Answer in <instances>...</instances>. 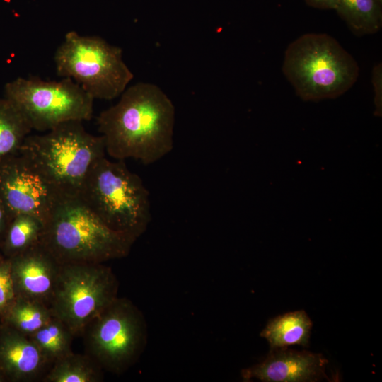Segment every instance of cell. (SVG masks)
I'll return each instance as SVG.
<instances>
[{"label":"cell","mask_w":382,"mask_h":382,"mask_svg":"<svg viewBox=\"0 0 382 382\" xmlns=\"http://www.w3.org/2000/svg\"><path fill=\"white\" fill-rule=\"evenodd\" d=\"M175 107L156 85L139 82L97 117L105 151L116 160L152 164L173 148Z\"/></svg>","instance_id":"6da1fadb"},{"label":"cell","mask_w":382,"mask_h":382,"mask_svg":"<svg viewBox=\"0 0 382 382\" xmlns=\"http://www.w3.org/2000/svg\"><path fill=\"white\" fill-rule=\"evenodd\" d=\"M136 239L108 227L78 197H61L40 243L60 265L104 263L127 256Z\"/></svg>","instance_id":"7a4b0ae2"},{"label":"cell","mask_w":382,"mask_h":382,"mask_svg":"<svg viewBox=\"0 0 382 382\" xmlns=\"http://www.w3.org/2000/svg\"><path fill=\"white\" fill-rule=\"evenodd\" d=\"M282 72L299 98L317 102L348 91L357 81L359 68L336 39L308 33L286 47Z\"/></svg>","instance_id":"3957f363"},{"label":"cell","mask_w":382,"mask_h":382,"mask_svg":"<svg viewBox=\"0 0 382 382\" xmlns=\"http://www.w3.org/2000/svg\"><path fill=\"white\" fill-rule=\"evenodd\" d=\"M19 152L61 197L78 196L91 168L106 153L102 136L88 132L77 120L59 124L42 134H29Z\"/></svg>","instance_id":"277c9868"},{"label":"cell","mask_w":382,"mask_h":382,"mask_svg":"<svg viewBox=\"0 0 382 382\" xmlns=\"http://www.w3.org/2000/svg\"><path fill=\"white\" fill-rule=\"evenodd\" d=\"M78 197L108 227L136 240L151 220L149 192L122 160L99 159Z\"/></svg>","instance_id":"5b68a950"},{"label":"cell","mask_w":382,"mask_h":382,"mask_svg":"<svg viewBox=\"0 0 382 382\" xmlns=\"http://www.w3.org/2000/svg\"><path fill=\"white\" fill-rule=\"evenodd\" d=\"M58 76L69 78L93 99L112 100L121 95L134 77L120 47L99 36L66 33L54 56Z\"/></svg>","instance_id":"8992f818"},{"label":"cell","mask_w":382,"mask_h":382,"mask_svg":"<svg viewBox=\"0 0 382 382\" xmlns=\"http://www.w3.org/2000/svg\"><path fill=\"white\" fill-rule=\"evenodd\" d=\"M82 334L86 354L103 370L115 374L134 365L147 342L144 315L129 299L118 296L87 325Z\"/></svg>","instance_id":"52a82bcc"},{"label":"cell","mask_w":382,"mask_h":382,"mask_svg":"<svg viewBox=\"0 0 382 382\" xmlns=\"http://www.w3.org/2000/svg\"><path fill=\"white\" fill-rule=\"evenodd\" d=\"M4 92L31 129L39 132L68 121L90 120L93 115L94 99L69 78L18 77L6 84Z\"/></svg>","instance_id":"ba28073f"},{"label":"cell","mask_w":382,"mask_h":382,"mask_svg":"<svg viewBox=\"0 0 382 382\" xmlns=\"http://www.w3.org/2000/svg\"><path fill=\"white\" fill-rule=\"evenodd\" d=\"M118 281L103 263L61 265L49 307L74 336L117 297Z\"/></svg>","instance_id":"9c48e42d"},{"label":"cell","mask_w":382,"mask_h":382,"mask_svg":"<svg viewBox=\"0 0 382 382\" xmlns=\"http://www.w3.org/2000/svg\"><path fill=\"white\" fill-rule=\"evenodd\" d=\"M61 197L19 151L0 160V201L12 216L27 214L43 222Z\"/></svg>","instance_id":"30bf717a"},{"label":"cell","mask_w":382,"mask_h":382,"mask_svg":"<svg viewBox=\"0 0 382 382\" xmlns=\"http://www.w3.org/2000/svg\"><path fill=\"white\" fill-rule=\"evenodd\" d=\"M328 360L321 354L288 347L271 349L260 363L241 371L244 381L264 382H313L328 378Z\"/></svg>","instance_id":"8fae6325"},{"label":"cell","mask_w":382,"mask_h":382,"mask_svg":"<svg viewBox=\"0 0 382 382\" xmlns=\"http://www.w3.org/2000/svg\"><path fill=\"white\" fill-rule=\"evenodd\" d=\"M9 259L16 298L49 306L61 265L40 243Z\"/></svg>","instance_id":"7c38bea8"},{"label":"cell","mask_w":382,"mask_h":382,"mask_svg":"<svg viewBox=\"0 0 382 382\" xmlns=\"http://www.w3.org/2000/svg\"><path fill=\"white\" fill-rule=\"evenodd\" d=\"M0 332V371L13 381L37 379L50 363L34 342L6 326Z\"/></svg>","instance_id":"4fadbf2b"},{"label":"cell","mask_w":382,"mask_h":382,"mask_svg":"<svg viewBox=\"0 0 382 382\" xmlns=\"http://www.w3.org/2000/svg\"><path fill=\"white\" fill-rule=\"evenodd\" d=\"M313 323L306 312L299 310L288 312L272 318L260 332L271 349L291 345H308Z\"/></svg>","instance_id":"5bb4252c"},{"label":"cell","mask_w":382,"mask_h":382,"mask_svg":"<svg viewBox=\"0 0 382 382\" xmlns=\"http://www.w3.org/2000/svg\"><path fill=\"white\" fill-rule=\"evenodd\" d=\"M335 10L356 35L374 34L382 27V0H337Z\"/></svg>","instance_id":"9a60e30c"},{"label":"cell","mask_w":382,"mask_h":382,"mask_svg":"<svg viewBox=\"0 0 382 382\" xmlns=\"http://www.w3.org/2000/svg\"><path fill=\"white\" fill-rule=\"evenodd\" d=\"M103 379V369L91 357L72 352L56 360L42 381L100 382Z\"/></svg>","instance_id":"2e32d148"},{"label":"cell","mask_w":382,"mask_h":382,"mask_svg":"<svg viewBox=\"0 0 382 382\" xmlns=\"http://www.w3.org/2000/svg\"><path fill=\"white\" fill-rule=\"evenodd\" d=\"M44 222L27 214H18L11 218L0 247L7 257L18 255L40 241Z\"/></svg>","instance_id":"e0dca14e"},{"label":"cell","mask_w":382,"mask_h":382,"mask_svg":"<svg viewBox=\"0 0 382 382\" xmlns=\"http://www.w3.org/2000/svg\"><path fill=\"white\" fill-rule=\"evenodd\" d=\"M2 317L8 327L29 337L48 323L53 315L49 306L44 303L16 298Z\"/></svg>","instance_id":"ac0fdd59"},{"label":"cell","mask_w":382,"mask_h":382,"mask_svg":"<svg viewBox=\"0 0 382 382\" xmlns=\"http://www.w3.org/2000/svg\"><path fill=\"white\" fill-rule=\"evenodd\" d=\"M32 129L6 98L0 99V160L19 151Z\"/></svg>","instance_id":"d6986e66"},{"label":"cell","mask_w":382,"mask_h":382,"mask_svg":"<svg viewBox=\"0 0 382 382\" xmlns=\"http://www.w3.org/2000/svg\"><path fill=\"white\" fill-rule=\"evenodd\" d=\"M73 337L69 329L54 316L48 323L29 336L50 364L72 352Z\"/></svg>","instance_id":"ffe728a7"},{"label":"cell","mask_w":382,"mask_h":382,"mask_svg":"<svg viewBox=\"0 0 382 382\" xmlns=\"http://www.w3.org/2000/svg\"><path fill=\"white\" fill-rule=\"evenodd\" d=\"M15 299L11 261L0 255V316L6 313Z\"/></svg>","instance_id":"44dd1931"},{"label":"cell","mask_w":382,"mask_h":382,"mask_svg":"<svg viewBox=\"0 0 382 382\" xmlns=\"http://www.w3.org/2000/svg\"><path fill=\"white\" fill-rule=\"evenodd\" d=\"M371 83L374 90V103L375 115L381 116L382 110V65L378 63L374 65L371 72Z\"/></svg>","instance_id":"7402d4cb"},{"label":"cell","mask_w":382,"mask_h":382,"mask_svg":"<svg viewBox=\"0 0 382 382\" xmlns=\"http://www.w3.org/2000/svg\"><path fill=\"white\" fill-rule=\"evenodd\" d=\"M12 216L0 201V245Z\"/></svg>","instance_id":"603a6c76"},{"label":"cell","mask_w":382,"mask_h":382,"mask_svg":"<svg viewBox=\"0 0 382 382\" xmlns=\"http://www.w3.org/2000/svg\"><path fill=\"white\" fill-rule=\"evenodd\" d=\"M309 6L320 10H335L337 0H304Z\"/></svg>","instance_id":"cb8c5ba5"},{"label":"cell","mask_w":382,"mask_h":382,"mask_svg":"<svg viewBox=\"0 0 382 382\" xmlns=\"http://www.w3.org/2000/svg\"><path fill=\"white\" fill-rule=\"evenodd\" d=\"M4 378V376L2 374V373L0 371V381H2Z\"/></svg>","instance_id":"d4e9b609"}]
</instances>
